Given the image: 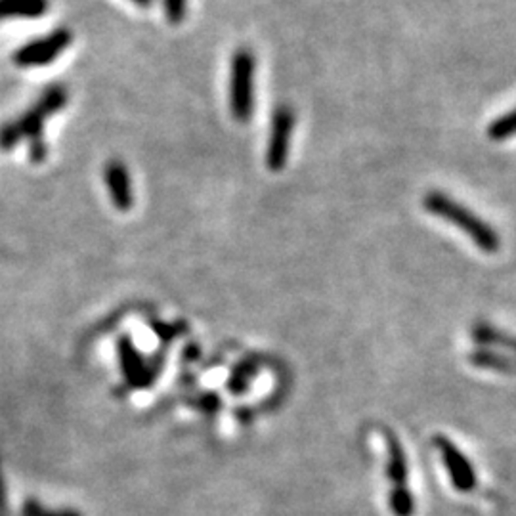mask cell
Here are the masks:
<instances>
[{
    "mask_svg": "<svg viewBox=\"0 0 516 516\" xmlns=\"http://www.w3.org/2000/svg\"><path fill=\"white\" fill-rule=\"evenodd\" d=\"M67 104V90L60 84H54L43 92V96L31 105L27 112L12 123L0 126V150L12 152L22 140H29L31 163H43L46 159L48 147L45 144V121L58 114Z\"/></svg>",
    "mask_w": 516,
    "mask_h": 516,
    "instance_id": "cell-1",
    "label": "cell"
},
{
    "mask_svg": "<svg viewBox=\"0 0 516 516\" xmlns=\"http://www.w3.org/2000/svg\"><path fill=\"white\" fill-rule=\"evenodd\" d=\"M425 209L440 218L448 220L453 226H457L459 230H463L478 249H482L488 254H493L500 251L501 239L497 235V232L488 226L484 220L478 218L474 213H471L469 209H465L463 205H459L457 201H453L452 197L440 194V192H431L425 197Z\"/></svg>",
    "mask_w": 516,
    "mask_h": 516,
    "instance_id": "cell-2",
    "label": "cell"
},
{
    "mask_svg": "<svg viewBox=\"0 0 516 516\" xmlns=\"http://www.w3.org/2000/svg\"><path fill=\"white\" fill-rule=\"evenodd\" d=\"M254 69L253 52L239 48L230 65V112L235 121L247 123L254 109Z\"/></svg>",
    "mask_w": 516,
    "mask_h": 516,
    "instance_id": "cell-3",
    "label": "cell"
},
{
    "mask_svg": "<svg viewBox=\"0 0 516 516\" xmlns=\"http://www.w3.org/2000/svg\"><path fill=\"white\" fill-rule=\"evenodd\" d=\"M386 442H389V463H386V474L391 478V509L394 516H413L415 505L408 488V459H405L403 448L398 438L386 431Z\"/></svg>",
    "mask_w": 516,
    "mask_h": 516,
    "instance_id": "cell-4",
    "label": "cell"
},
{
    "mask_svg": "<svg viewBox=\"0 0 516 516\" xmlns=\"http://www.w3.org/2000/svg\"><path fill=\"white\" fill-rule=\"evenodd\" d=\"M73 41V35L69 29H56L41 39H35L15 50L14 64L17 67H45L56 60L62 52L67 50V46Z\"/></svg>",
    "mask_w": 516,
    "mask_h": 516,
    "instance_id": "cell-5",
    "label": "cell"
},
{
    "mask_svg": "<svg viewBox=\"0 0 516 516\" xmlns=\"http://www.w3.org/2000/svg\"><path fill=\"white\" fill-rule=\"evenodd\" d=\"M432 442L442 455V461H444L446 471L450 472L452 486L461 493L474 491L478 486V478L471 459L444 434H436Z\"/></svg>",
    "mask_w": 516,
    "mask_h": 516,
    "instance_id": "cell-6",
    "label": "cell"
},
{
    "mask_svg": "<svg viewBox=\"0 0 516 516\" xmlns=\"http://www.w3.org/2000/svg\"><path fill=\"white\" fill-rule=\"evenodd\" d=\"M294 126V114L289 105H280L275 109L272 119V133H270V144L266 152V163L272 171H282L287 163L289 155V140Z\"/></svg>",
    "mask_w": 516,
    "mask_h": 516,
    "instance_id": "cell-7",
    "label": "cell"
},
{
    "mask_svg": "<svg viewBox=\"0 0 516 516\" xmlns=\"http://www.w3.org/2000/svg\"><path fill=\"white\" fill-rule=\"evenodd\" d=\"M104 180L114 205L119 211H131L134 203V194H133L131 174H128L124 163L119 159L109 161L104 169Z\"/></svg>",
    "mask_w": 516,
    "mask_h": 516,
    "instance_id": "cell-8",
    "label": "cell"
},
{
    "mask_svg": "<svg viewBox=\"0 0 516 516\" xmlns=\"http://www.w3.org/2000/svg\"><path fill=\"white\" fill-rule=\"evenodd\" d=\"M467 360L471 365L478 367V370H488L501 375H516V360L484 346L471 350Z\"/></svg>",
    "mask_w": 516,
    "mask_h": 516,
    "instance_id": "cell-9",
    "label": "cell"
},
{
    "mask_svg": "<svg viewBox=\"0 0 516 516\" xmlns=\"http://www.w3.org/2000/svg\"><path fill=\"white\" fill-rule=\"evenodd\" d=\"M471 337L476 344H486V346H497L509 350L511 358L516 360V337L507 333V331L495 327L488 322H476L471 329Z\"/></svg>",
    "mask_w": 516,
    "mask_h": 516,
    "instance_id": "cell-10",
    "label": "cell"
},
{
    "mask_svg": "<svg viewBox=\"0 0 516 516\" xmlns=\"http://www.w3.org/2000/svg\"><path fill=\"white\" fill-rule=\"evenodd\" d=\"M48 10V0H0V22L8 17H35L45 15Z\"/></svg>",
    "mask_w": 516,
    "mask_h": 516,
    "instance_id": "cell-11",
    "label": "cell"
},
{
    "mask_svg": "<svg viewBox=\"0 0 516 516\" xmlns=\"http://www.w3.org/2000/svg\"><path fill=\"white\" fill-rule=\"evenodd\" d=\"M488 134L491 140L501 142L505 138H511L516 134V109L512 114H507L503 117H500L497 121H493L488 128Z\"/></svg>",
    "mask_w": 516,
    "mask_h": 516,
    "instance_id": "cell-12",
    "label": "cell"
},
{
    "mask_svg": "<svg viewBox=\"0 0 516 516\" xmlns=\"http://www.w3.org/2000/svg\"><path fill=\"white\" fill-rule=\"evenodd\" d=\"M164 15L171 25H180L186 17V0H163Z\"/></svg>",
    "mask_w": 516,
    "mask_h": 516,
    "instance_id": "cell-13",
    "label": "cell"
},
{
    "mask_svg": "<svg viewBox=\"0 0 516 516\" xmlns=\"http://www.w3.org/2000/svg\"><path fill=\"white\" fill-rule=\"evenodd\" d=\"M24 516H77V514H71V512H48L41 505L27 503L25 511H24Z\"/></svg>",
    "mask_w": 516,
    "mask_h": 516,
    "instance_id": "cell-14",
    "label": "cell"
},
{
    "mask_svg": "<svg viewBox=\"0 0 516 516\" xmlns=\"http://www.w3.org/2000/svg\"><path fill=\"white\" fill-rule=\"evenodd\" d=\"M6 509H5V488H3V481H0V516H5Z\"/></svg>",
    "mask_w": 516,
    "mask_h": 516,
    "instance_id": "cell-15",
    "label": "cell"
},
{
    "mask_svg": "<svg viewBox=\"0 0 516 516\" xmlns=\"http://www.w3.org/2000/svg\"><path fill=\"white\" fill-rule=\"evenodd\" d=\"M133 3L140 8H150L154 5V0H133Z\"/></svg>",
    "mask_w": 516,
    "mask_h": 516,
    "instance_id": "cell-16",
    "label": "cell"
}]
</instances>
